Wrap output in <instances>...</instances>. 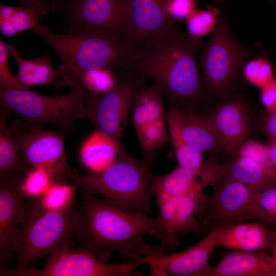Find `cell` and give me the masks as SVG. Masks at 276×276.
Returning a JSON list of instances; mask_svg holds the SVG:
<instances>
[{"instance_id":"obj_39","label":"cell","mask_w":276,"mask_h":276,"mask_svg":"<svg viewBox=\"0 0 276 276\" xmlns=\"http://www.w3.org/2000/svg\"><path fill=\"white\" fill-rule=\"evenodd\" d=\"M261 126L269 138L276 139V111L267 112L262 118Z\"/></svg>"},{"instance_id":"obj_21","label":"cell","mask_w":276,"mask_h":276,"mask_svg":"<svg viewBox=\"0 0 276 276\" xmlns=\"http://www.w3.org/2000/svg\"><path fill=\"white\" fill-rule=\"evenodd\" d=\"M221 226L208 233L201 240L189 248L170 255H164L162 260L167 274L173 276H202L210 264L209 260L219 246Z\"/></svg>"},{"instance_id":"obj_41","label":"cell","mask_w":276,"mask_h":276,"mask_svg":"<svg viewBox=\"0 0 276 276\" xmlns=\"http://www.w3.org/2000/svg\"><path fill=\"white\" fill-rule=\"evenodd\" d=\"M273 249V252H274V258L276 260V244L274 245Z\"/></svg>"},{"instance_id":"obj_38","label":"cell","mask_w":276,"mask_h":276,"mask_svg":"<svg viewBox=\"0 0 276 276\" xmlns=\"http://www.w3.org/2000/svg\"><path fill=\"white\" fill-rule=\"evenodd\" d=\"M260 99L267 112L276 111V78L261 88Z\"/></svg>"},{"instance_id":"obj_10","label":"cell","mask_w":276,"mask_h":276,"mask_svg":"<svg viewBox=\"0 0 276 276\" xmlns=\"http://www.w3.org/2000/svg\"><path fill=\"white\" fill-rule=\"evenodd\" d=\"M10 133L24 159L32 168L47 171L54 181L68 179L72 168L66 156L65 132L31 127L24 121H14Z\"/></svg>"},{"instance_id":"obj_2","label":"cell","mask_w":276,"mask_h":276,"mask_svg":"<svg viewBox=\"0 0 276 276\" xmlns=\"http://www.w3.org/2000/svg\"><path fill=\"white\" fill-rule=\"evenodd\" d=\"M204 45L175 26L151 38L140 50L137 71L151 78L173 106L196 103L203 88L197 54Z\"/></svg>"},{"instance_id":"obj_17","label":"cell","mask_w":276,"mask_h":276,"mask_svg":"<svg viewBox=\"0 0 276 276\" xmlns=\"http://www.w3.org/2000/svg\"><path fill=\"white\" fill-rule=\"evenodd\" d=\"M203 192H193L168 200L158 205V217L163 230L159 238L161 246L174 248L177 245V235L188 233H209L211 230L195 217L198 200Z\"/></svg>"},{"instance_id":"obj_29","label":"cell","mask_w":276,"mask_h":276,"mask_svg":"<svg viewBox=\"0 0 276 276\" xmlns=\"http://www.w3.org/2000/svg\"><path fill=\"white\" fill-rule=\"evenodd\" d=\"M75 200L74 186L54 181L38 201L40 206L45 210L63 209Z\"/></svg>"},{"instance_id":"obj_31","label":"cell","mask_w":276,"mask_h":276,"mask_svg":"<svg viewBox=\"0 0 276 276\" xmlns=\"http://www.w3.org/2000/svg\"><path fill=\"white\" fill-rule=\"evenodd\" d=\"M117 76L108 70H99L84 73L79 83L93 95H100L111 90L116 85Z\"/></svg>"},{"instance_id":"obj_16","label":"cell","mask_w":276,"mask_h":276,"mask_svg":"<svg viewBox=\"0 0 276 276\" xmlns=\"http://www.w3.org/2000/svg\"><path fill=\"white\" fill-rule=\"evenodd\" d=\"M220 178L218 169L208 162L197 170L177 166L166 174L152 175V193L158 205L174 198L203 192L205 187L215 184Z\"/></svg>"},{"instance_id":"obj_23","label":"cell","mask_w":276,"mask_h":276,"mask_svg":"<svg viewBox=\"0 0 276 276\" xmlns=\"http://www.w3.org/2000/svg\"><path fill=\"white\" fill-rule=\"evenodd\" d=\"M270 235L260 222H241L222 227L219 246L231 250L260 251L271 245Z\"/></svg>"},{"instance_id":"obj_30","label":"cell","mask_w":276,"mask_h":276,"mask_svg":"<svg viewBox=\"0 0 276 276\" xmlns=\"http://www.w3.org/2000/svg\"><path fill=\"white\" fill-rule=\"evenodd\" d=\"M220 10L213 7L206 10L196 9L186 19L188 34L194 38L200 39L213 32L219 19Z\"/></svg>"},{"instance_id":"obj_28","label":"cell","mask_w":276,"mask_h":276,"mask_svg":"<svg viewBox=\"0 0 276 276\" xmlns=\"http://www.w3.org/2000/svg\"><path fill=\"white\" fill-rule=\"evenodd\" d=\"M168 125L178 166L194 170H199L203 164V153L187 144L173 125L169 123Z\"/></svg>"},{"instance_id":"obj_36","label":"cell","mask_w":276,"mask_h":276,"mask_svg":"<svg viewBox=\"0 0 276 276\" xmlns=\"http://www.w3.org/2000/svg\"><path fill=\"white\" fill-rule=\"evenodd\" d=\"M196 0H167L166 12L175 21L186 19L196 9Z\"/></svg>"},{"instance_id":"obj_40","label":"cell","mask_w":276,"mask_h":276,"mask_svg":"<svg viewBox=\"0 0 276 276\" xmlns=\"http://www.w3.org/2000/svg\"><path fill=\"white\" fill-rule=\"evenodd\" d=\"M266 146L269 159L276 169V139L269 138Z\"/></svg>"},{"instance_id":"obj_42","label":"cell","mask_w":276,"mask_h":276,"mask_svg":"<svg viewBox=\"0 0 276 276\" xmlns=\"http://www.w3.org/2000/svg\"><path fill=\"white\" fill-rule=\"evenodd\" d=\"M275 244H276V242H275Z\"/></svg>"},{"instance_id":"obj_6","label":"cell","mask_w":276,"mask_h":276,"mask_svg":"<svg viewBox=\"0 0 276 276\" xmlns=\"http://www.w3.org/2000/svg\"><path fill=\"white\" fill-rule=\"evenodd\" d=\"M61 95L44 96L28 89H0V105L21 117L31 127L49 124L77 131L76 123L87 119V103L91 95L81 83Z\"/></svg>"},{"instance_id":"obj_35","label":"cell","mask_w":276,"mask_h":276,"mask_svg":"<svg viewBox=\"0 0 276 276\" xmlns=\"http://www.w3.org/2000/svg\"><path fill=\"white\" fill-rule=\"evenodd\" d=\"M237 152L239 156L251 158L274 168L269 159L267 146L258 142L250 140L244 142Z\"/></svg>"},{"instance_id":"obj_37","label":"cell","mask_w":276,"mask_h":276,"mask_svg":"<svg viewBox=\"0 0 276 276\" xmlns=\"http://www.w3.org/2000/svg\"><path fill=\"white\" fill-rule=\"evenodd\" d=\"M260 205L276 223V183L258 190Z\"/></svg>"},{"instance_id":"obj_12","label":"cell","mask_w":276,"mask_h":276,"mask_svg":"<svg viewBox=\"0 0 276 276\" xmlns=\"http://www.w3.org/2000/svg\"><path fill=\"white\" fill-rule=\"evenodd\" d=\"M52 8L72 27L67 32L89 30L125 39L127 0H54Z\"/></svg>"},{"instance_id":"obj_26","label":"cell","mask_w":276,"mask_h":276,"mask_svg":"<svg viewBox=\"0 0 276 276\" xmlns=\"http://www.w3.org/2000/svg\"><path fill=\"white\" fill-rule=\"evenodd\" d=\"M8 47L10 56L14 59L18 66L15 77L25 88L51 84L60 78L59 71L53 66L47 52L40 57L26 59L21 56L13 44H8Z\"/></svg>"},{"instance_id":"obj_18","label":"cell","mask_w":276,"mask_h":276,"mask_svg":"<svg viewBox=\"0 0 276 276\" xmlns=\"http://www.w3.org/2000/svg\"><path fill=\"white\" fill-rule=\"evenodd\" d=\"M208 116L223 150L231 155L237 152L249 129L248 117L242 101L238 98L227 100L216 106Z\"/></svg>"},{"instance_id":"obj_3","label":"cell","mask_w":276,"mask_h":276,"mask_svg":"<svg viewBox=\"0 0 276 276\" xmlns=\"http://www.w3.org/2000/svg\"><path fill=\"white\" fill-rule=\"evenodd\" d=\"M32 30L61 58L60 85L78 84L84 73L91 71H137L140 51L125 39L89 30L57 34L39 24Z\"/></svg>"},{"instance_id":"obj_11","label":"cell","mask_w":276,"mask_h":276,"mask_svg":"<svg viewBox=\"0 0 276 276\" xmlns=\"http://www.w3.org/2000/svg\"><path fill=\"white\" fill-rule=\"evenodd\" d=\"M144 260L108 263L84 248H66L48 256L41 269L29 266L19 270H9L12 276H131L142 275L136 270Z\"/></svg>"},{"instance_id":"obj_8","label":"cell","mask_w":276,"mask_h":276,"mask_svg":"<svg viewBox=\"0 0 276 276\" xmlns=\"http://www.w3.org/2000/svg\"><path fill=\"white\" fill-rule=\"evenodd\" d=\"M246 56L221 11L213 35L202 48L200 57L203 87L216 96L224 94L242 68Z\"/></svg>"},{"instance_id":"obj_32","label":"cell","mask_w":276,"mask_h":276,"mask_svg":"<svg viewBox=\"0 0 276 276\" xmlns=\"http://www.w3.org/2000/svg\"><path fill=\"white\" fill-rule=\"evenodd\" d=\"M54 182L47 171L32 168L23 178L21 188L25 195L36 199L41 197Z\"/></svg>"},{"instance_id":"obj_34","label":"cell","mask_w":276,"mask_h":276,"mask_svg":"<svg viewBox=\"0 0 276 276\" xmlns=\"http://www.w3.org/2000/svg\"><path fill=\"white\" fill-rule=\"evenodd\" d=\"M10 56L8 43L0 40V89H18L25 88L13 76L9 64V57Z\"/></svg>"},{"instance_id":"obj_4","label":"cell","mask_w":276,"mask_h":276,"mask_svg":"<svg viewBox=\"0 0 276 276\" xmlns=\"http://www.w3.org/2000/svg\"><path fill=\"white\" fill-rule=\"evenodd\" d=\"M152 160L137 159L123 151L116 162L98 172L68 176L84 194L102 196L147 214L152 211Z\"/></svg>"},{"instance_id":"obj_15","label":"cell","mask_w":276,"mask_h":276,"mask_svg":"<svg viewBox=\"0 0 276 276\" xmlns=\"http://www.w3.org/2000/svg\"><path fill=\"white\" fill-rule=\"evenodd\" d=\"M167 0H127L125 39L141 50L151 38L176 26L168 16Z\"/></svg>"},{"instance_id":"obj_9","label":"cell","mask_w":276,"mask_h":276,"mask_svg":"<svg viewBox=\"0 0 276 276\" xmlns=\"http://www.w3.org/2000/svg\"><path fill=\"white\" fill-rule=\"evenodd\" d=\"M146 78L138 71L121 72L111 90L100 95L89 96L87 119L96 129L123 145V135L135 95Z\"/></svg>"},{"instance_id":"obj_5","label":"cell","mask_w":276,"mask_h":276,"mask_svg":"<svg viewBox=\"0 0 276 276\" xmlns=\"http://www.w3.org/2000/svg\"><path fill=\"white\" fill-rule=\"evenodd\" d=\"M78 209L75 202L59 210L42 209L38 201L25 204L21 220L22 243L13 270L28 267L37 258L75 248Z\"/></svg>"},{"instance_id":"obj_13","label":"cell","mask_w":276,"mask_h":276,"mask_svg":"<svg viewBox=\"0 0 276 276\" xmlns=\"http://www.w3.org/2000/svg\"><path fill=\"white\" fill-rule=\"evenodd\" d=\"M163 97L156 85L144 84L133 101L131 119L144 158L153 159L154 152L168 139Z\"/></svg>"},{"instance_id":"obj_33","label":"cell","mask_w":276,"mask_h":276,"mask_svg":"<svg viewBox=\"0 0 276 276\" xmlns=\"http://www.w3.org/2000/svg\"><path fill=\"white\" fill-rule=\"evenodd\" d=\"M242 72L250 83L260 88L273 78L272 65L264 57H258L245 62Z\"/></svg>"},{"instance_id":"obj_20","label":"cell","mask_w":276,"mask_h":276,"mask_svg":"<svg viewBox=\"0 0 276 276\" xmlns=\"http://www.w3.org/2000/svg\"><path fill=\"white\" fill-rule=\"evenodd\" d=\"M202 276H276V260L259 251H229Z\"/></svg>"},{"instance_id":"obj_7","label":"cell","mask_w":276,"mask_h":276,"mask_svg":"<svg viewBox=\"0 0 276 276\" xmlns=\"http://www.w3.org/2000/svg\"><path fill=\"white\" fill-rule=\"evenodd\" d=\"M196 213L211 230L252 219L275 224L260 205L258 190L226 175L215 183L212 197L202 195Z\"/></svg>"},{"instance_id":"obj_14","label":"cell","mask_w":276,"mask_h":276,"mask_svg":"<svg viewBox=\"0 0 276 276\" xmlns=\"http://www.w3.org/2000/svg\"><path fill=\"white\" fill-rule=\"evenodd\" d=\"M24 178L0 181V261L4 265L20 250L23 239L18 227L25 203L21 188Z\"/></svg>"},{"instance_id":"obj_24","label":"cell","mask_w":276,"mask_h":276,"mask_svg":"<svg viewBox=\"0 0 276 276\" xmlns=\"http://www.w3.org/2000/svg\"><path fill=\"white\" fill-rule=\"evenodd\" d=\"M124 151L123 145L95 129L81 146L80 157L91 172H98L111 166Z\"/></svg>"},{"instance_id":"obj_27","label":"cell","mask_w":276,"mask_h":276,"mask_svg":"<svg viewBox=\"0 0 276 276\" xmlns=\"http://www.w3.org/2000/svg\"><path fill=\"white\" fill-rule=\"evenodd\" d=\"M225 167V175L257 190L276 183L274 168L251 158L239 156Z\"/></svg>"},{"instance_id":"obj_22","label":"cell","mask_w":276,"mask_h":276,"mask_svg":"<svg viewBox=\"0 0 276 276\" xmlns=\"http://www.w3.org/2000/svg\"><path fill=\"white\" fill-rule=\"evenodd\" d=\"M51 8L44 0H22L19 6L0 5V31L5 36L32 29Z\"/></svg>"},{"instance_id":"obj_25","label":"cell","mask_w":276,"mask_h":276,"mask_svg":"<svg viewBox=\"0 0 276 276\" xmlns=\"http://www.w3.org/2000/svg\"><path fill=\"white\" fill-rule=\"evenodd\" d=\"M11 113L0 109V181L24 178L32 168L24 159L12 137L7 120Z\"/></svg>"},{"instance_id":"obj_19","label":"cell","mask_w":276,"mask_h":276,"mask_svg":"<svg viewBox=\"0 0 276 276\" xmlns=\"http://www.w3.org/2000/svg\"><path fill=\"white\" fill-rule=\"evenodd\" d=\"M181 138L202 153H216L222 147L209 117L173 106L167 117Z\"/></svg>"},{"instance_id":"obj_1","label":"cell","mask_w":276,"mask_h":276,"mask_svg":"<svg viewBox=\"0 0 276 276\" xmlns=\"http://www.w3.org/2000/svg\"><path fill=\"white\" fill-rule=\"evenodd\" d=\"M163 230L161 220L98 196L84 194L78 209L77 237L83 248L107 261L117 252L131 260L150 258L162 248L146 244L141 235L158 238Z\"/></svg>"}]
</instances>
